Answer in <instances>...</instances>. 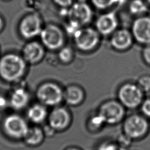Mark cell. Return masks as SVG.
<instances>
[{"label":"cell","mask_w":150,"mask_h":150,"mask_svg":"<svg viewBox=\"0 0 150 150\" xmlns=\"http://www.w3.org/2000/svg\"><path fill=\"white\" fill-rule=\"evenodd\" d=\"M67 16L69 22L83 27L91 21L93 12L86 2L77 1L68 8Z\"/></svg>","instance_id":"8fae6325"},{"label":"cell","mask_w":150,"mask_h":150,"mask_svg":"<svg viewBox=\"0 0 150 150\" xmlns=\"http://www.w3.org/2000/svg\"><path fill=\"white\" fill-rule=\"evenodd\" d=\"M123 132L131 140L138 139L146 136L150 129L148 118L143 115L132 114L125 119L123 124Z\"/></svg>","instance_id":"277c9868"},{"label":"cell","mask_w":150,"mask_h":150,"mask_svg":"<svg viewBox=\"0 0 150 150\" xmlns=\"http://www.w3.org/2000/svg\"><path fill=\"white\" fill-rule=\"evenodd\" d=\"M48 114L46 106L39 102L29 106L26 112L27 119L35 125L43 122L47 118Z\"/></svg>","instance_id":"e0dca14e"},{"label":"cell","mask_w":150,"mask_h":150,"mask_svg":"<svg viewBox=\"0 0 150 150\" xmlns=\"http://www.w3.org/2000/svg\"><path fill=\"white\" fill-rule=\"evenodd\" d=\"M9 107V102L8 95L0 93V111H4Z\"/></svg>","instance_id":"4316f807"},{"label":"cell","mask_w":150,"mask_h":150,"mask_svg":"<svg viewBox=\"0 0 150 150\" xmlns=\"http://www.w3.org/2000/svg\"><path fill=\"white\" fill-rule=\"evenodd\" d=\"M85 97L84 92L80 86L72 84L66 87L64 90L63 100L66 103L73 106L80 104Z\"/></svg>","instance_id":"ac0fdd59"},{"label":"cell","mask_w":150,"mask_h":150,"mask_svg":"<svg viewBox=\"0 0 150 150\" xmlns=\"http://www.w3.org/2000/svg\"><path fill=\"white\" fill-rule=\"evenodd\" d=\"M142 114L150 120V97L144 98L140 105Z\"/></svg>","instance_id":"484cf974"},{"label":"cell","mask_w":150,"mask_h":150,"mask_svg":"<svg viewBox=\"0 0 150 150\" xmlns=\"http://www.w3.org/2000/svg\"><path fill=\"white\" fill-rule=\"evenodd\" d=\"M54 3L62 8H68L73 4L74 0H53Z\"/></svg>","instance_id":"f1b7e54d"},{"label":"cell","mask_w":150,"mask_h":150,"mask_svg":"<svg viewBox=\"0 0 150 150\" xmlns=\"http://www.w3.org/2000/svg\"><path fill=\"white\" fill-rule=\"evenodd\" d=\"M96 29L100 35H111L118 26V19L114 12H108L100 15L96 19Z\"/></svg>","instance_id":"9a60e30c"},{"label":"cell","mask_w":150,"mask_h":150,"mask_svg":"<svg viewBox=\"0 0 150 150\" xmlns=\"http://www.w3.org/2000/svg\"><path fill=\"white\" fill-rule=\"evenodd\" d=\"M148 4L145 0H132L129 5V12L135 16L145 15L148 11Z\"/></svg>","instance_id":"ffe728a7"},{"label":"cell","mask_w":150,"mask_h":150,"mask_svg":"<svg viewBox=\"0 0 150 150\" xmlns=\"http://www.w3.org/2000/svg\"><path fill=\"white\" fill-rule=\"evenodd\" d=\"M87 0H77V1L79 2H86Z\"/></svg>","instance_id":"d6a6232c"},{"label":"cell","mask_w":150,"mask_h":150,"mask_svg":"<svg viewBox=\"0 0 150 150\" xmlns=\"http://www.w3.org/2000/svg\"><path fill=\"white\" fill-rule=\"evenodd\" d=\"M39 36L43 46L50 50H59L64 43L63 31L59 26L52 23L43 27Z\"/></svg>","instance_id":"52a82bcc"},{"label":"cell","mask_w":150,"mask_h":150,"mask_svg":"<svg viewBox=\"0 0 150 150\" xmlns=\"http://www.w3.org/2000/svg\"><path fill=\"white\" fill-rule=\"evenodd\" d=\"M149 5H150V0H145Z\"/></svg>","instance_id":"1f68e13d"},{"label":"cell","mask_w":150,"mask_h":150,"mask_svg":"<svg viewBox=\"0 0 150 150\" xmlns=\"http://www.w3.org/2000/svg\"><path fill=\"white\" fill-rule=\"evenodd\" d=\"M2 1H11V0H2Z\"/></svg>","instance_id":"836d02e7"},{"label":"cell","mask_w":150,"mask_h":150,"mask_svg":"<svg viewBox=\"0 0 150 150\" xmlns=\"http://www.w3.org/2000/svg\"><path fill=\"white\" fill-rule=\"evenodd\" d=\"M77 48L82 52H90L94 50L98 45L100 34L90 27H81L72 36Z\"/></svg>","instance_id":"8992f818"},{"label":"cell","mask_w":150,"mask_h":150,"mask_svg":"<svg viewBox=\"0 0 150 150\" xmlns=\"http://www.w3.org/2000/svg\"><path fill=\"white\" fill-rule=\"evenodd\" d=\"M134 38L131 32L125 28L117 29L111 35L110 43L111 46L118 51L128 49L132 45Z\"/></svg>","instance_id":"2e32d148"},{"label":"cell","mask_w":150,"mask_h":150,"mask_svg":"<svg viewBox=\"0 0 150 150\" xmlns=\"http://www.w3.org/2000/svg\"><path fill=\"white\" fill-rule=\"evenodd\" d=\"M64 90L57 83L47 81L40 84L36 90L38 101L46 107H54L63 100Z\"/></svg>","instance_id":"3957f363"},{"label":"cell","mask_w":150,"mask_h":150,"mask_svg":"<svg viewBox=\"0 0 150 150\" xmlns=\"http://www.w3.org/2000/svg\"><path fill=\"white\" fill-rule=\"evenodd\" d=\"M45 53V47L41 43L30 40L23 46L21 54L28 64H35L43 59Z\"/></svg>","instance_id":"5bb4252c"},{"label":"cell","mask_w":150,"mask_h":150,"mask_svg":"<svg viewBox=\"0 0 150 150\" xmlns=\"http://www.w3.org/2000/svg\"><path fill=\"white\" fill-rule=\"evenodd\" d=\"M8 96L9 107L15 111H19L26 108L30 100V93L22 80L12 84V88Z\"/></svg>","instance_id":"30bf717a"},{"label":"cell","mask_w":150,"mask_h":150,"mask_svg":"<svg viewBox=\"0 0 150 150\" xmlns=\"http://www.w3.org/2000/svg\"><path fill=\"white\" fill-rule=\"evenodd\" d=\"M1 127L3 134L9 139L22 141L29 126L27 120L15 112L8 114L2 118Z\"/></svg>","instance_id":"7a4b0ae2"},{"label":"cell","mask_w":150,"mask_h":150,"mask_svg":"<svg viewBox=\"0 0 150 150\" xmlns=\"http://www.w3.org/2000/svg\"><path fill=\"white\" fill-rule=\"evenodd\" d=\"M117 95L118 101L129 109L140 107L144 99V92L137 83H124L119 88Z\"/></svg>","instance_id":"5b68a950"},{"label":"cell","mask_w":150,"mask_h":150,"mask_svg":"<svg viewBox=\"0 0 150 150\" xmlns=\"http://www.w3.org/2000/svg\"><path fill=\"white\" fill-rule=\"evenodd\" d=\"M28 64L21 54L5 53L0 56V79L12 85L22 81L26 74Z\"/></svg>","instance_id":"6da1fadb"},{"label":"cell","mask_w":150,"mask_h":150,"mask_svg":"<svg viewBox=\"0 0 150 150\" xmlns=\"http://www.w3.org/2000/svg\"><path fill=\"white\" fill-rule=\"evenodd\" d=\"M42 28V19L39 14L35 12L22 18L18 27L21 36L26 40H31L39 36Z\"/></svg>","instance_id":"9c48e42d"},{"label":"cell","mask_w":150,"mask_h":150,"mask_svg":"<svg viewBox=\"0 0 150 150\" xmlns=\"http://www.w3.org/2000/svg\"><path fill=\"white\" fill-rule=\"evenodd\" d=\"M65 150H81V149L79 148H76V147H70V148L66 149Z\"/></svg>","instance_id":"4dcf8cb0"},{"label":"cell","mask_w":150,"mask_h":150,"mask_svg":"<svg viewBox=\"0 0 150 150\" xmlns=\"http://www.w3.org/2000/svg\"><path fill=\"white\" fill-rule=\"evenodd\" d=\"M98 150H125V148L121 146L118 143L106 141L99 146Z\"/></svg>","instance_id":"d4e9b609"},{"label":"cell","mask_w":150,"mask_h":150,"mask_svg":"<svg viewBox=\"0 0 150 150\" xmlns=\"http://www.w3.org/2000/svg\"><path fill=\"white\" fill-rule=\"evenodd\" d=\"M74 56V52L72 49L69 46H63L58 52L59 59L64 63H68L70 62Z\"/></svg>","instance_id":"44dd1931"},{"label":"cell","mask_w":150,"mask_h":150,"mask_svg":"<svg viewBox=\"0 0 150 150\" xmlns=\"http://www.w3.org/2000/svg\"><path fill=\"white\" fill-rule=\"evenodd\" d=\"M69 111L64 107L56 106L47 116L48 125L54 131H62L67 128L71 122Z\"/></svg>","instance_id":"4fadbf2b"},{"label":"cell","mask_w":150,"mask_h":150,"mask_svg":"<svg viewBox=\"0 0 150 150\" xmlns=\"http://www.w3.org/2000/svg\"><path fill=\"white\" fill-rule=\"evenodd\" d=\"M4 27V21L3 18L0 16V32L2 30Z\"/></svg>","instance_id":"f546056e"},{"label":"cell","mask_w":150,"mask_h":150,"mask_svg":"<svg viewBox=\"0 0 150 150\" xmlns=\"http://www.w3.org/2000/svg\"><path fill=\"white\" fill-rule=\"evenodd\" d=\"M44 130L37 125L30 127L22 141L28 146L35 147L40 145L44 140Z\"/></svg>","instance_id":"d6986e66"},{"label":"cell","mask_w":150,"mask_h":150,"mask_svg":"<svg viewBox=\"0 0 150 150\" xmlns=\"http://www.w3.org/2000/svg\"><path fill=\"white\" fill-rule=\"evenodd\" d=\"M98 112L102 117L105 124L114 125L124 119L125 110L124 105L119 101L110 100L100 105Z\"/></svg>","instance_id":"ba28073f"},{"label":"cell","mask_w":150,"mask_h":150,"mask_svg":"<svg viewBox=\"0 0 150 150\" xmlns=\"http://www.w3.org/2000/svg\"><path fill=\"white\" fill-rule=\"evenodd\" d=\"M137 84L144 93L150 91V74L141 76L138 78Z\"/></svg>","instance_id":"cb8c5ba5"},{"label":"cell","mask_w":150,"mask_h":150,"mask_svg":"<svg viewBox=\"0 0 150 150\" xmlns=\"http://www.w3.org/2000/svg\"><path fill=\"white\" fill-rule=\"evenodd\" d=\"M142 56L144 62L150 66V44L144 46L142 52Z\"/></svg>","instance_id":"83f0119b"},{"label":"cell","mask_w":150,"mask_h":150,"mask_svg":"<svg viewBox=\"0 0 150 150\" xmlns=\"http://www.w3.org/2000/svg\"><path fill=\"white\" fill-rule=\"evenodd\" d=\"M131 33L134 39L144 46L150 44V16L137 17L132 25Z\"/></svg>","instance_id":"7c38bea8"},{"label":"cell","mask_w":150,"mask_h":150,"mask_svg":"<svg viewBox=\"0 0 150 150\" xmlns=\"http://www.w3.org/2000/svg\"><path fill=\"white\" fill-rule=\"evenodd\" d=\"M121 0H91L93 5L97 9H105L119 4Z\"/></svg>","instance_id":"603a6c76"},{"label":"cell","mask_w":150,"mask_h":150,"mask_svg":"<svg viewBox=\"0 0 150 150\" xmlns=\"http://www.w3.org/2000/svg\"><path fill=\"white\" fill-rule=\"evenodd\" d=\"M104 124H105L102 117L97 112L89 118L88 126L91 128V130H97L101 128Z\"/></svg>","instance_id":"7402d4cb"}]
</instances>
